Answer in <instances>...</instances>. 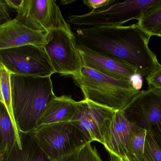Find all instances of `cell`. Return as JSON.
I'll use <instances>...</instances> for the list:
<instances>
[{"label":"cell","instance_id":"1","mask_svg":"<svg viewBox=\"0 0 161 161\" xmlns=\"http://www.w3.org/2000/svg\"><path fill=\"white\" fill-rule=\"evenodd\" d=\"M77 47L125 63L146 78L159 64L149 47L151 36L137 23L75 29Z\"/></svg>","mask_w":161,"mask_h":161},{"label":"cell","instance_id":"2","mask_svg":"<svg viewBox=\"0 0 161 161\" xmlns=\"http://www.w3.org/2000/svg\"><path fill=\"white\" fill-rule=\"evenodd\" d=\"M13 110L19 131L31 133L50 101L56 97L51 76L32 77L12 74Z\"/></svg>","mask_w":161,"mask_h":161},{"label":"cell","instance_id":"3","mask_svg":"<svg viewBox=\"0 0 161 161\" xmlns=\"http://www.w3.org/2000/svg\"><path fill=\"white\" fill-rule=\"evenodd\" d=\"M68 77L81 89L85 99L115 111L124 109L140 91L131 81L114 79L84 66Z\"/></svg>","mask_w":161,"mask_h":161},{"label":"cell","instance_id":"4","mask_svg":"<svg viewBox=\"0 0 161 161\" xmlns=\"http://www.w3.org/2000/svg\"><path fill=\"white\" fill-rule=\"evenodd\" d=\"M31 134L51 160L77 152L92 142L72 121L39 126Z\"/></svg>","mask_w":161,"mask_h":161},{"label":"cell","instance_id":"5","mask_svg":"<svg viewBox=\"0 0 161 161\" xmlns=\"http://www.w3.org/2000/svg\"><path fill=\"white\" fill-rule=\"evenodd\" d=\"M160 0L115 1L112 4L88 14L71 15L68 23L84 28L123 26L133 19L137 21L148 9Z\"/></svg>","mask_w":161,"mask_h":161},{"label":"cell","instance_id":"6","mask_svg":"<svg viewBox=\"0 0 161 161\" xmlns=\"http://www.w3.org/2000/svg\"><path fill=\"white\" fill-rule=\"evenodd\" d=\"M0 61L12 74L48 77L55 73L44 47L26 45L0 49Z\"/></svg>","mask_w":161,"mask_h":161},{"label":"cell","instance_id":"7","mask_svg":"<svg viewBox=\"0 0 161 161\" xmlns=\"http://www.w3.org/2000/svg\"><path fill=\"white\" fill-rule=\"evenodd\" d=\"M43 47L55 73L69 76L79 72L83 66L72 31L56 29L48 32Z\"/></svg>","mask_w":161,"mask_h":161},{"label":"cell","instance_id":"8","mask_svg":"<svg viewBox=\"0 0 161 161\" xmlns=\"http://www.w3.org/2000/svg\"><path fill=\"white\" fill-rule=\"evenodd\" d=\"M15 19L29 28L48 33L56 29L71 31L53 0H23Z\"/></svg>","mask_w":161,"mask_h":161},{"label":"cell","instance_id":"9","mask_svg":"<svg viewBox=\"0 0 161 161\" xmlns=\"http://www.w3.org/2000/svg\"><path fill=\"white\" fill-rule=\"evenodd\" d=\"M116 111L84 99L78 102L77 110L72 120L93 141L103 145V136Z\"/></svg>","mask_w":161,"mask_h":161},{"label":"cell","instance_id":"10","mask_svg":"<svg viewBox=\"0 0 161 161\" xmlns=\"http://www.w3.org/2000/svg\"><path fill=\"white\" fill-rule=\"evenodd\" d=\"M123 110L130 121L148 130L161 122V95L150 89L140 91Z\"/></svg>","mask_w":161,"mask_h":161},{"label":"cell","instance_id":"11","mask_svg":"<svg viewBox=\"0 0 161 161\" xmlns=\"http://www.w3.org/2000/svg\"><path fill=\"white\" fill-rule=\"evenodd\" d=\"M136 126L128 119L123 110L116 111L103 136V145L113 159L129 153L130 136Z\"/></svg>","mask_w":161,"mask_h":161},{"label":"cell","instance_id":"12","mask_svg":"<svg viewBox=\"0 0 161 161\" xmlns=\"http://www.w3.org/2000/svg\"><path fill=\"white\" fill-rule=\"evenodd\" d=\"M47 33L33 30L17 19H11L0 25V49L26 45L43 47Z\"/></svg>","mask_w":161,"mask_h":161},{"label":"cell","instance_id":"13","mask_svg":"<svg viewBox=\"0 0 161 161\" xmlns=\"http://www.w3.org/2000/svg\"><path fill=\"white\" fill-rule=\"evenodd\" d=\"M78 48L84 66L118 80L133 82L134 78L139 76L135 69L125 63L84 49Z\"/></svg>","mask_w":161,"mask_h":161},{"label":"cell","instance_id":"14","mask_svg":"<svg viewBox=\"0 0 161 161\" xmlns=\"http://www.w3.org/2000/svg\"><path fill=\"white\" fill-rule=\"evenodd\" d=\"M78 102L71 96L55 97L49 102L37 122L38 127L60 122L72 121L77 110Z\"/></svg>","mask_w":161,"mask_h":161},{"label":"cell","instance_id":"15","mask_svg":"<svg viewBox=\"0 0 161 161\" xmlns=\"http://www.w3.org/2000/svg\"><path fill=\"white\" fill-rule=\"evenodd\" d=\"M21 144L16 142L0 161H51L31 133L19 131Z\"/></svg>","mask_w":161,"mask_h":161},{"label":"cell","instance_id":"16","mask_svg":"<svg viewBox=\"0 0 161 161\" xmlns=\"http://www.w3.org/2000/svg\"><path fill=\"white\" fill-rule=\"evenodd\" d=\"M0 158L5 156L16 142L21 144L19 132L14 126L5 105L1 103L0 106Z\"/></svg>","mask_w":161,"mask_h":161},{"label":"cell","instance_id":"17","mask_svg":"<svg viewBox=\"0 0 161 161\" xmlns=\"http://www.w3.org/2000/svg\"><path fill=\"white\" fill-rule=\"evenodd\" d=\"M136 23L151 36H158L161 31V0L148 9Z\"/></svg>","mask_w":161,"mask_h":161},{"label":"cell","instance_id":"18","mask_svg":"<svg viewBox=\"0 0 161 161\" xmlns=\"http://www.w3.org/2000/svg\"><path fill=\"white\" fill-rule=\"evenodd\" d=\"M12 73L9 71L2 64L0 66V83H1V97L0 102L3 103L10 115L14 126L18 132L19 131L17 125L14 115L12 101L11 75Z\"/></svg>","mask_w":161,"mask_h":161},{"label":"cell","instance_id":"19","mask_svg":"<svg viewBox=\"0 0 161 161\" xmlns=\"http://www.w3.org/2000/svg\"><path fill=\"white\" fill-rule=\"evenodd\" d=\"M147 130L136 126L131 134L128 153L143 155Z\"/></svg>","mask_w":161,"mask_h":161},{"label":"cell","instance_id":"20","mask_svg":"<svg viewBox=\"0 0 161 161\" xmlns=\"http://www.w3.org/2000/svg\"><path fill=\"white\" fill-rule=\"evenodd\" d=\"M143 156L148 161H161V148L148 130L145 140Z\"/></svg>","mask_w":161,"mask_h":161},{"label":"cell","instance_id":"21","mask_svg":"<svg viewBox=\"0 0 161 161\" xmlns=\"http://www.w3.org/2000/svg\"><path fill=\"white\" fill-rule=\"evenodd\" d=\"M146 79L148 89L161 95V64L160 63Z\"/></svg>","mask_w":161,"mask_h":161},{"label":"cell","instance_id":"22","mask_svg":"<svg viewBox=\"0 0 161 161\" xmlns=\"http://www.w3.org/2000/svg\"><path fill=\"white\" fill-rule=\"evenodd\" d=\"M91 143L87 144L81 150L79 161H103L96 147H93Z\"/></svg>","mask_w":161,"mask_h":161},{"label":"cell","instance_id":"23","mask_svg":"<svg viewBox=\"0 0 161 161\" xmlns=\"http://www.w3.org/2000/svg\"><path fill=\"white\" fill-rule=\"evenodd\" d=\"M115 0H84V4L92 11L101 9L114 2Z\"/></svg>","mask_w":161,"mask_h":161},{"label":"cell","instance_id":"24","mask_svg":"<svg viewBox=\"0 0 161 161\" xmlns=\"http://www.w3.org/2000/svg\"><path fill=\"white\" fill-rule=\"evenodd\" d=\"M10 9L11 8L7 5L5 0H1L0 1V22H1V25L11 20L10 12H9Z\"/></svg>","mask_w":161,"mask_h":161},{"label":"cell","instance_id":"25","mask_svg":"<svg viewBox=\"0 0 161 161\" xmlns=\"http://www.w3.org/2000/svg\"><path fill=\"white\" fill-rule=\"evenodd\" d=\"M149 130L161 148V122L153 125Z\"/></svg>","mask_w":161,"mask_h":161},{"label":"cell","instance_id":"26","mask_svg":"<svg viewBox=\"0 0 161 161\" xmlns=\"http://www.w3.org/2000/svg\"><path fill=\"white\" fill-rule=\"evenodd\" d=\"M117 159L123 161H148L143 155H137L135 154L127 153Z\"/></svg>","mask_w":161,"mask_h":161},{"label":"cell","instance_id":"27","mask_svg":"<svg viewBox=\"0 0 161 161\" xmlns=\"http://www.w3.org/2000/svg\"><path fill=\"white\" fill-rule=\"evenodd\" d=\"M80 151V150L57 160H51V161H79Z\"/></svg>","mask_w":161,"mask_h":161},{"label":"cell","instance_id":"28","mask_svg":"<svg viewBox=\"0 0 161 161\" xmlns=\"http://www.w3.org/2000/svg\"><path fill=\"white\" fill-rule=\"evenodd\" d=\"M7 5L9 6L11 9H14L17 12L19 11L23 0H5Z\"/></svg>","mask_w":161,"mask_h":161},{"label":"cell","instance_id":"29","mask_svg":"<svg viewBox=\"0 0 161 161\" xmlns=\"http://www.w3.org/2000/svg\"><path fill=\"white\" fill-rule=\"evenodd\" d=\"M74 1H62L60 2L62 4H64V5H65V4H69V3H71L73 2Z\"/></svg>","mask_w":161,"mask_h":161},{"label":"cell","instance_id":"30","mask_svg":"<svg viewBox=\"0 0 161 161\" xmlns=\"http://www.w3.org/2000/svg\"><path fill=\"white\" fill-rule=\"evenodd\" d=\"M110 161H120L117 159H112Z\"/></svg>","mask_w":161,"mask_h":161},{"label":"cell","instance_id":"31","mask_svg":"<svg viewBox=\"0 0 161 161\" xmlns=\"http://www.w3.org/2000/svg\"><path fill=\"white\" fill-rule=\"evenodd\" d=\"M158 36H160V37H161V31H160V32L159 33V34H158Z\"/></svg>","mask_w":161,"mask_h":161},{"label":"cell","instance_id":"32","mask_svg":"<svg viewBox=\"0 0 161 161\" xmlns=\"http://www.w3.org/2000/svg\"><path fill=\"white\" fill-rule=\"evenodd\" d=\"M118 160H119V161H122V160H119V159H118Z\"/></svg>","mask_w":161,"mask_h":161}]
</instances>
